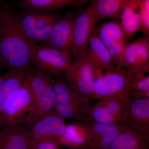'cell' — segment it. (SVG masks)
Returning a JSON list of instances; mask_svg holds the SVG:
<instances>
[{
    "instance_id": "obj_27",
    "label": "cell",
    "mask_w": 149,
    "mask_h": 149,
    "mask_svg": "<svg viewBox=\"0 0 149 149\" xmlns=\"http://www.w3.org/2000/svg\"><path fill=\"white\" fill-rule=\"evenodd\" d=\"M8 74L9 70H8L7 72H5V73L0 74V89L2 87L4 82L5 81L6 79Z\"/></svg>"
},
{
    "instance_id": "obj_3",
    "label": "cell",
    "mask_w": 149,
    "mask_h": 149,
    "mask_svg": "<svg viewBox=\"0 0 149 149\" xmlns=\"http://www.w3.org/2000/svg\"><path fill=\"white\" fill-rule=\"evenodd\" d=\"M72 54L56 49L45 43H30V61L37 70L59 76L73 63Z\"/></svg>"
},
{
    "instance_id": "obj_24",
    "label": "cell",
    "mask_w": 149,
    "mask_h": 149,
    "mask_svg": "<svg viewBox=\"0 0 149 149\" xmlns=\"http://www.w3.org/2000/svg\"><path fill=\"white\" fill-rule=\"evenodd\" d=\"M140 28L145 36H149V0H141L139 8Z\"/></svg>"
},
{
    "instance_id": "obj_23",
    "label": "cell",
    "mask_w": 149,
    "mask_h": 149,
    "mask_svg": "<svg viewBox=\"0 0 149 149\" xmlns=\"http://www.w3.org/2000/svg\"><path fill=\"white\" fill-rule=\"evenodd\" d=\"M144 71L130 72L129 90L136 92H149V76Z\"/></svg>"
},
{
    "instance_id": "obj_1",
    "label": "cell",
    "mask_w": 149,
    "mask_h": 149,
    "mask_svg": "<svg viewBox=\"0 0 149 149\" xmlns=\"http://www.w3.org/2000/svg\"><path fill=\"white\" fill-rule=\"evenodd\" d=\"M30 42L18 15L5 7L0 10V58L9 69L29 67Z\"/></svg>"
},
{
    "instance_id": "obj_29",
    "label": "cell",
    "mask_w": 149,
    "mask_h": 149,
    "mask_svg": "<svg viewBox=\"0 0 149 149\" xmlns=\"http://www.w3.org/2000/svg\"><path fill=\"white\" fill-rule=\"evenodd\" d=\"M3 127L2 125L1 124V123H0V130H1V129Z\"/></svg>"
},
{
    "instance_id": "obj_16",
    "label": "cell",
    "mask_w": 149,
    "mask_h": 149,
    "mask_svg": "<svg viewBox=\"0 0 149 149\" xmlns=\"http://www.w3.org/2000/svg\"><path fill=\"white\" fill-rule=\"evenodd\" d=\"M86 57L97 71H107L115 66L107 48L97 36L95 29L88 42Z\"/></svg>"
},
{
    "instance_id": "obj_20",
    "label": "cell",
    "mask_w": 149,
    "mask_h": 149,
    "mask_svg": "<svg viewBox=\"0 0 149 149\" xmlns=\"http://www.w3.org/2000/svg\"><path fill=\"white\" fill-rule=\"evenodd\" d=\"M97 36L107 48L113 44L126 40L120 23L111 21L104 22L95 27Z\"/></svg>"
},
{
    "instance_id": "obj_10",
    "label": "cell",
    "mask_w": 149,
    "mask_h": 149,
    "mask_svg": "<svg viewBox=\"0 0 149 149\" xmlns=\"http://www.w3.org/2000/svg\"><path fill=\"white\" fill-rule=\"evenodd\" d=\"M66 124L65 119L53 111L37 119L29 127L30 137L56 143L64 132Z\"/></svg>"
},
{
    "instance_id": "obj_18",
    "label": "cell",
    "mask_w": 149,
    "mask_h": 149,
    "mask_svg": "<svg viewBox=\"0 0 149 149\" xmlns=\"http://www.w3.org/2000/svg\"><path fill=\"white\" fill-rule=\"evenodd\" d=\"M149 135L128 126L119 133L108 149H149Z\"/></svg>"
},
{
    "instance_id": "obj_11",
    "label": "cell",
    "mask_w": 149,
    "mask_h": 149,
    "mask_svg": "<svg viewBox=\"0 0 149 149\" xmlns=\"http://www.w3.org/2000/svg\"><path fill=\"white\" fill-rule=\"evenodd\" d=\"M75 16L73 12L69 11L62 18L59 19L45 44L58 50L71 54Z\"/></svg>"
},
{
    "instance_id": "obj_2",
    "label": "cell",
    "mask_w": 149,
    "mask_h": 149,
    "mask_svg": "<svg viewBox=\"0 0 149 149\" xmlns=\"http://www.w3.org/2000/svg\"><path fill=\"white\" fill-rule=\"evenodd\" d=\"M54 90V111L64 119L88 125L85 111L88 106L64 80L52 77Z\"/></svg>"
},
{
    "instance_id": "obj_21",
    "label": "cell",
    "mask_w": 149,
    "mask_h": 149,
    "mask_svg": "<svg viewBox=\"0 0 149 149\" xmlns=\"http://www.w3.org/2000/svg\"><path fill=\"white\" fill-rule=\"evenodd\" d=\"M18 5L30 11H49L69 6H78L77 0H19Z\"/></svg>"
},
{
    "instance_id": "obj_26",
    "label": "cell",
    "mask_w": 149,
    "mask_h": 149,
    "mask_svg": "<svg viewBox=\"0 0 149 149\" xmlns=\"http://www.w3.org/2000/svg\"><path fill=\"white\" fill-rule=\"evenodd\" d=\"M29 144L31 149H59L57 144L46 140L30 138Z\"/></svg>"
},
{
    "instance_id": "obj_4",
    "label": "cell",
    "mask_w": 149,
    "mask_h": 149,
    "mask_svg": "<svg viewBox=\"0 0 149 149\" xmlns=\"http://www.w3.org/2000/svg\"><path fill=\"white\" fill-rule=\"evenodd\" d=\"M64 74V80L87 105L92 99H95L94 83L96 70L88 62L86 52L74 59Z\"/></svg>"
},
{
    "instance_id": "obj_6",
    "label": "cell",
    "mask_w": 149,
    "mask_h": 149,
    "mask_svg": "<svg viewBox=\"0 0 149 149\" xmlns=\"http://www.w3.org/2000/svg\"><path fill=\"white\" fill-rule=\"evenodd\" d=\"M29 84L35 109L29 127L37 119L54 110L55 95L52 77L37 70H29Z\"/></svg>"
},
{
    "instance_id": "obj_12",
    "label": "cell",
    "mask_w": 149,
    "mask_h": 149,
    "mask_svg": "<svg viewBox=\"0 0 149 149\" xmlns=\"http://www.w3.org/2000/svg\"><path fill=\"white\" fill-rule=\"evenodd\" d=\"M125 113L124 123L149 135V99L129 96L125 104Z\"/></svg>"
},
{
    "instance_id": "obj_30",
    "label": "cell",
    "mask_w": 149,
    "mask_h": 149,
    "mask_svg": "<svg viewBox=\"0 0 149 149\" xmlns=\"http://www.w3.org/2000/svg\"><path fill=\"white\" fill-rule=\"evenodd\" d=\"M1 58H0V68H1Z\"/></svg>"
},
{
    "instance_id": "obj_5",
    "label": "cell",
    "mask_w": 149,
    "mask_h": 149,
    "mask_svg": "<svg viewBox=\"0 0 149 149\" xmlns=\"http://www.w3.org/2000/svg\"><path fill=\"white\" fill-rule=\"evenodd\" d=\"M29 70L23 85L13 96L5 112L3 127L22 125L29 127L35 109V101L29 84Z\"/></svg>"
},
{
    "instance_id": "obj_8",
    "label": "cell",
    "mask_w": 149,
    "mask_h": 149,
    "mask_svg": "<svg viewBox=\"0 0 149 149\" xmlns=\"http://www.w3.org/2000/svg\"><path fill=\"white\" fill-rule=\"evenodd\" d=\"M130 71L116 66L110 70L99 72L94 83L95 99L116 95L130 91Z\"/></svg>"
},
{
    "instance_id": "obj_9",
    "label": "cell",
    "mask_w": 149,
    "mask_h": 149,
    "mask_svg": "<svg viewBox=\"0 0 149 149\" xmlns=\"http://www.w3.org/2000/svg\"><path fill=\"white\" fill-rule=\"evenodd\" d=\"M120 67L130 72L149 71V36L143 35L126 44Z\"/></svg>"
},
{
    "instance_id": "obj_22",
    "label": "cell",
    "mask_w": 149,
    "mask_h": 149,
    "mask_svg": "<svg viewBox=\"0 0 149 149\" xmlns=\"http://www.w3.org/2000/svg\"><path fill=\"white\" fill-rule=\"evenodd\" d=\"M128 0H97L95 7L97 22L106 18L118 19Z\"/></svg>"
},
{
    "instance_id": "obj_19",
    "label": "cell",
    "mask_w": 149,
    "mask_h": 149,
    "mask_svg": "<svg viewBox=\"0 0 149 149\" xmlns=\"http://www.w3.org/2000/svg\"><path fill=\"white\" fill-rule=\"evenodd\" d=\"M140 2L141 0H128L120 12L119 23L126 39H131L139 31Z\"/></svg>"
},
{
    "instance_id": "obj_7",
    "label": "cell",
    "mask_w": 149,
    "mask_h": 149,
    "mask_svg": "<svg viewBox=\"0 0 149 149\" xmlns=\"http://www.w3.org/2000/svg\"><path fill=\"white\" fill-rule=\"evenodd\" d=\"M97 0H93L81 10L74 18L71 54L74 59L87 52L88 42L94 29L96 20Z\"/></svg>"
},
{
    "instance_id": "obj_15",
    "label": "cell",
    "mask_w": 149,
    "mask_h": 149,
    "mask_svg": "<svg viewBox=\"0 0 149 149\" xmlns=\"http://www.w3.org/2000/svg\"><path fill=\"white\" fill-rule=\"evenodd\" d=\"M29 68L9 70L8 75L0 89V123L3 127L6 109L11 100L23 85Z\"/></svg>"
},
{
    "instance_id": "obj_28",
    "label": "cell",
    "mask_w": 149,
    "mask_h": 149,
    "mask_svg": "<svg viewBox=\"0 0 149 149\" xmlns=\"http://www.w3.org/2000/svg\"><path fill=\"white\" fill-rule=\"evenodd\" d=\"M93 0H77V3H78V6L82 5L88 2L92 1Z\"/></svg>"
},
{
    "instance_id": "obj_25",
    "label": "cell",
    "mask_w": 149,
    "mask_h": 149,
    "mask_svg": "<svg viewBox=\"0 0 149 149\" xmlns=\"http://www.w3.org/2000/svg\"><path fill=\"white\" fill-rule=\"evenodd\" d=\"M59 19L54 14L40 12L35 23V27L37 29H41L47 27L54 23Z\"/></svg>"
},
{
    "instance_id": "obj_14",
    "label": "cell",
    "mask_w": 149,
    "mask_h": 149,
    "mask_svg": "<svg viewBox=\"0 0 149 149\" xmlns=\"http://www.w3.org/2000/svg\"><path fill=\"white\" fill-rule=\"evenodd\" d=\"M93 139L87 149H108L120 132L128 127L124 123L107 124L88 121Z\"/></svg>"
},
{
    "instance_id": "obj_13",
    "label": "cell",
    "mask_w": 149,
    "mask_h": 149,
    "mask_svg": "<svg viewBox=\"0 0 149 149\" xmlns=\"http://www.w3.org/2000/svg\"><path fill=\"white\" fill-rule=\"evenodd\" d=\"M93 139L92 131L88 125L73 121L66 124L64 132L57 139L56 143L70 149H87Z\"/></svg>"
},
{
    "instance_id": "obj_17",
    "label": "cell",
    "mask_w": 149,
    "mask_h": 149,
    "mask_svg": "<svg viewBox=\"0 0 149 149\" xmlns=\"http://www.w3.org/2000/svg\"><path fill=\"white\" fill-rule=\"evenodd\" d=\"M29 129L23 125H6L0 130V149H31Z\"/></svg>"
}]
</instances>
